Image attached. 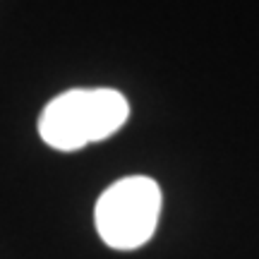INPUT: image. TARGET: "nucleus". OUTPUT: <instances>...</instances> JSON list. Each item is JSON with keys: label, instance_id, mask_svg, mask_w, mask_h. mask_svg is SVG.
Returning a JSON list of instances; mask_svg holds the SVG:
<instances>
[{"label": "nucleus", "instance_id": "f257e3e1", "mask_svg": "<svg viewBox=\"0 0 259 259\" xmlns=\"http://www.w3.org/2000/svg\"><path fill=\"white\" fill-rule=\"evenodd\" d=\"M130 103L115 89H70L58 94L38 115V135L58 151L108 139L127 122Z\"/></svg>", "mask_w": 259, "mask_h": 259}, {"label": "nucleus", "instance_id": "f03ea898", "mask_svg": "<svg viewBox=\"0 0 259 259\" xmlns=\"http://www.w3.org/2000/svg\"><path fill=\"white\" fill-rule=\"evenodd\" d=\"M161 213V187L147 176L115 180L96 202L94 223L113 250H137L151 240Z\"/></svg>", "mask_w": 259, "mask_h": 259}]
</instances>
